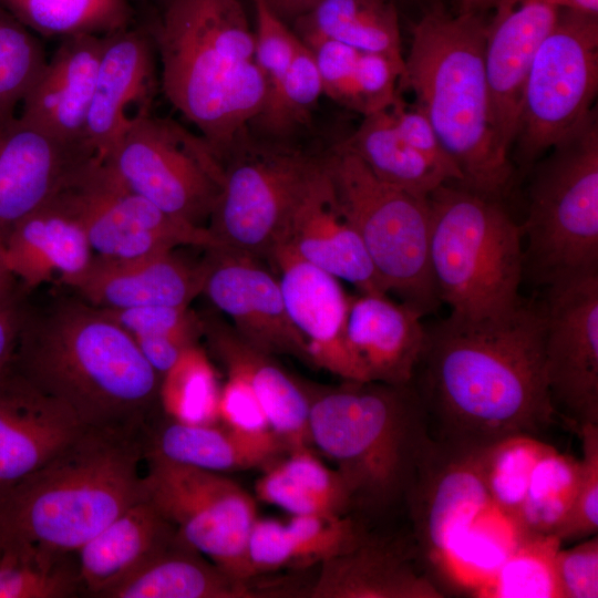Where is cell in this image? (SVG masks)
<instances>
[{"mask_svg": "<svg viewBox=\"0 0 598 598\" xmlns=\"http://www.w3.org/2000/svg\"><path fill=\"white\" fill-rule=\"evenodd\" d=\"M426 332L411 384L435 443L476 451L514 434L538 437L553 423L540 308L523 301L480 321L448 316Z\"/></svg>", "mask_w": 598, "mask_h": 598, "instance_id": "obj_1", "label": "cell"}, {"mask_svg": "<svg viewBox=\"0 0 598 598\" xmlns=\"http://www.w3.org/2000/svg\"><path fill=\"white\" fill-rule=\"evenodd\" d=\"M12 362L84 429L144 437L159 416L161 375L122 327L82 299L27 311Z\"/></svg>", "mask_w": 598, "mask_h": 598, "instance_id": "obj_2", "label": "cell"}, {"mask_svg": "<svg viewBox=\"0 0 598 598\" xmlns=\"http://www.w3.org/2000/svg\"><path fill=\"white\" fill-rule=\"evenodd\" d=\"M146 25L161 61L163 93L223 162L268 95L241 2L171 0Z\"/></svg>", "mask_w": 598, "mask_h": 598, "instance_id": "obj_3", "label": "cell"}, {"mask_svg": "<svg viewBox=\"0 0 598 598\" xmlns=\"http://www.w3.org/2000/svg\"><path fill=\"white\" fill-rule=\"evenodd\" d=\"M143 437L85 429L0 493V546L73 555L144 497Z\"/></svg>", "mask_w": 598, "mask_h": 598, "instance_id": "obj_4", "label": "cell"}, {"mask_svg": "<svg viewBox=\"0 0 598 598\" xmlns=\"http://www.w3.org/2000/svg\"><path fill=\"white\" fill-rule=\"evenodd\" d=\"M487 24L484 16L432 4L412 28L399 83L414 93L461 171V184L499 199L513 165L492 125L484 66Z\"/></svg>", "mask_w": 598, "mask_h": 598, "instance_id": "obj_5", "label": "cell"}, {"mask_svg": "<svg viewBox=\"0 0 598 598\" xmlns=\"http://www.w3.org/2000/svg\"><path fill=\"white\" fill-rule=\"evenodd\" d=\"M307 394L311 444L336 464L352 508L381 514L405 503L433 444L412 384L344 381Z\"/></svg>", "mask_w": 598, "mask_h": 598, "instance_id": "obj_6", "label": "cell"}, {"mask_svg": "<svg viewBox=\"0 0 598 598\" xmlns=\"http://www.w3.org/2000/svg\"><path fill=\"white\" fill-rule=\"evenodd\" d=\"M429 259L450 316L480 321L511 315L522 303V225L498 198L450 182L429 196Z\"/></svg>", "mask_w": 598, "mask_h": 598, "instance_id": "obj_7", "label": "cell"}, {"mask_svg": "<svg viewBox=\"0 0 598 598\" xmlns=\"http://www.w3.org/2000/svg\"><path fill=\"white\" fill-rule=\"evenodd\" d=\"M549 152L534 176L522 225L525 268L546 286L598 272L597 112Z\"/></svg>", "mask_w": 598, "mask_h": 598, "instance_id": "obj_8", "label": "cell"}, {"mask_svg": "<svg viewBox=\"0 0 598 598\" xmlns=\"http://www.w3.org/2000/svg\"><path fill=\"white\" fill-rule=\"evenodd\" d=\"M324 162L384 291L423 316L434 310L441 301L430 268L427 197L382 182L338 144L324 153Z\"/></svg>", "mask_w": 598, "mask_h": 598, "instance_id": "obj_9", "label": "cell"}, {"mask_svg": "<svg viewBox=\"0 0 598 598\" xmlns=\"http://www.w3.org/2000/svg\"><path fill=\"white\" fill-rule=\"evenodd\" d=\"M323 157L245 131L223 161L221 188L208 219L217 248L269 259Z\"/></svg>", "mask_w": 598, "mask_h": 598, "instance_id": "obj_10", "label": "cell"}, {"mask_svg": "<svg viewBox=\"0 0 598 598\" xmlns=\"http://www.w3.org/2000/svg\"><path fill=\"white\" fill-rule=\"evenodd\" d=\"M101 161L134 193L202 227L224 178L223 162L205 137L152 113L132 123Z\"/></svg>", "mask_w": 598, "mask_h": 598, "instance_id": "obj_11", "label": "cell"}, {"mask_svg": "<svg viewBox=\"0 0 598 598\" xmlns=\"http://www.w3.org/2000/svg\"><path fill=\"white\" fill-rule=\"evenodd\" d=\"M598 14L558 10L528 73L515 142L522 165L575 133L596 111Z\"/></svg>", "mask_w": 598, "mask_h": 598, "instance_id": "obj_12", "label": "cell"}, {"mask_svg": "<svg viewBox=\"0 0 598 598\" xmlns=\"http://www.w3.org/2000/svg\"><path fill=\"white\" fill-rule=\"evenodd\" d=\"M145 496L172 524L177 538L206 556L230 577L254 576L247 542L258 518L256 501L243 486L221 473L144 456Z\"/></svg>", "mask_w": 598, "mask_h": 598, "instance_id": "obj_13", "label": "cell"}, {"mask_svg": "<svg viewBox=\"0 0 598 598\" xmlns=\"http://www.w3.org/2000/svg\"><path fill=\"white\" fill-rule=\"evenodd\" d=\"M63 194L96 256L132 258L172 251L178 246L218 247L207 227L165 213L126 187L99 158Z\"/></svg>", "mask_w": 598, "mask_h": 598, "instance_id": "obj_14", "label": "cell"}, {"mask_svg": "<svg viewBox=\"0 0 598 598\" xmlns=\"http://www.w3.org/2000/svg\"><path fill=\"white\" fill-rule=\"evenodd\" d=\"M544 364L556 415L578 431L598 425V272L547 285L540 308Z\"/></svg>", "mask_w": 598, "mask_h": 598, "instance_id": "obj_15", "label": "cell"}, {"mask_svg": "<svg viewBox=\"0 0 598 598\" xmlns=\"http://www.w3.org/2000/svg\"><path fill=\"white\" fill-rule=\"evenodd\" d=\"M405 505L425 564L443 566L492 506L476 451H453L433 441Z\"/></svg>", "mask_w": 598, "mask_h": 598, "instance_id": "obj_16", "label": "cell"}, {"mask_svg": "<svg viewBox=\"0 0 598 598\" xmlns=\"http://www.w3.org/2000/svg\"><path fill=\"white\" fill-rule=\"evenodd\" d=\"M202 293L236 331L271 355L282 354L312 365L307 344L290 321L279 286L256 258L225 248H208Z\"/></svg>", "mask_w": 598, "mask_h": 598, "instance_id": "obj_17", "label": "cell"}, {"mask_svg": "<svg viewBox=\"0 0 598 598\" xmlns=\"http://www.w3.org/2000/svg\"><path fill=\"white\" fill-rule=\"evenodd\" d=\"M97 158L83 144L55 138L16 114L0 116V237L69 186Z\"/></svg>", "mask_w": 598, "mask_h": 598, "instance_id": "obj_18", "label": "cell"}, {"mask_svg": "<svg viewBox=\"0 0 598 598\" xmlns=\"http://www.w3.org/2000/svg\"><path fill=\"white\" fill-rule=\"evenodd\" d=\"M269 260L280 272L278 281L288 317L303 338L312 365L344 381L365 382L349 346L350 297L339 279L305 260L285 244L276 247Z\"/></svg>", "mask_w": 598, "mask_h": 598, "instance_id": "obj_19", "label": "cell"}, {"mask_svg": "<svg viewBox=\"0 0 598 598\" xmlns=\"http://www.w3.org/2000/svg\"><path fill=\"white\" fill-rule=\"evenodd\" d=\"M156 48L147 25L132 24L103 35L85 143L101 159L136 120L152 113L161 86Z\"/></svg>", "mask_w": 598, "mask_h": 598, "instance_id": "obj_20", "label": "cell"}, {"mask_svg": "<svg viewBox=\"0 0 598 598\" xmlns=\"http://www.w3.org/2000/svg\"><path fill=\"white\" fill-rule=\"evenodd\" d=\"M85 429L11 362L0 372V493L27 477Z\"/></svg>", "mask_w": 598, "mask_h": 598, "instance_id": "obj_21", "label": "cell"}, {"mask_svg": "<svg viewBox=\"0 0 598 598\" xmlns=\"http://www.w3.org/2000/svg\"><path fill=\"white\" fill-rule=\"evenodd\" d=\"M558 10L538 0H518L495 10L487 24L484 66L493 130L509 155L515 142L525 86L536 51Z\"/></svg>", "mask_w": 598, "mask_h": 598, "instance_id": "obj_22", "label": "cell"}, {"mask_svg": "<svg viewBox=\"0 0 598 598\" xmlns=\"http://www.w3.org/2000/svg\"><path fill=\"white\" fill-rule=\"evenodd\" d=\"M280 244L352 283L361 293L386 295L363 241L341 208L324 157L298 202Z\"/></svg>", "mask_w": 598, "mask_h": 598, "instance_id": "obj_23", "label": "cell"}, {"mask_svg": "<svg viewBox=\"0 0 598 598\" xmlns=\"http://www.w3.org/2000/svg\"><path fill=\"white\" fill-rule=\"evenodd\" d=\"M205 275L204 260L192 266L173 250L132 258L95 255L72 289L83 301L103 310L189 307L203 291Z\"/></svg>", "mask_w": 598, "mask_h": 598, "instance_id": "obj_24", "label": "cell"}, {"mask_svg": "<svg viewBox=\"0 0 598 598\" xmlns=\"http://www.w3.org/2000/svg\"><path fill=\"white\" fill-rule=\"evenodd\" d=\"M3 248L9 271L29 289L51 281L72 288L95 256L63 189L19 220Z\"/></svg>", "mask_w": 598, "mask_h": 598, "instance_id": "obj_25", "label": "cell"}, {"mask_svg": "<svg viewBox=\"0 0 598 598\" xmlns=\"http://www.w3.org/2000/svg\"><path fill=\"white\" fill-rule=\"evenodd\" d=\"M102 47L103 35L62 38L24 96L19 116L58 140L87 145L86 118Z\"/></svg>", "mask_w": 598, "mask_h": 598, "instance_id": "obj_26", "label": "cell"}, {"mask_svg": "<svg viewBox=\"0 0 598 598\" xmlns=\"http://www.w3.org/2000/svg\"><path fill=\"white\" fill-rule=\"evenodd\" d=\"M203 337L229 375L243 379L260 402L272 431L289 452L310 448L309 398L305 388L275 362L272 355L244 339L231 323L202 316Z\"/></svg>", "mask_w": 598, "mask_h": 598, "instance_id": "obj_27", "label": "cell"}, {"mask_svg": "<svg viewBox=\"0 0 598 598\" xmlns=\"http://www.w3.org/2000/svg\"><path fill=\"white\" fill-rule=\"evenodd\" d=\"M423 315L386 295L350 297L347 337L367 381L408 385L426 343Z\"/></svg>", "mask_w": 598, "mask_h": 598, "instance_id": "obj_28", "label": "cell"}, {"mask_svg": "<svg viewBox=\"0 0 598 598\" xmlns=\"http://www.w3.org/2000/svg\"><path fill=\"white\" fill-rule=\"evenodd\" d=\"M315 598H442L416 558L396 543L367 533L348 550L320 564Z\"/></svg>", "mask_w": 598, "mask_h": 598, "instance_id": "obj_29", "label": "cell"}, {"mask_svg": "<svg viewBox=\"0 0 598 598\" xmlns=\"http://www.w3.org/2000/svg\"><path fill=\"white\" fill-rule=\"evenodd\" d=\"M176 538L144 494L76 551L81 594L104 598Z\"/></svg>", "mask_w": 598, "mask_h": 598, "instance_id": "obj_30", "label": "cell"}, {"mask_svg": "<svg viewBox=\"0 0 598 598\" xmlns=\"http://www.w3.org/2000/svg\"><path fill=\"white\" fill-rule=\"evenodd\" d=\"M144 456L223 473L271 465L289 451L275 433L251 435L228 426L158 416L145 431Z\"/></svg>", "mask_w": 598, "mask_h": 598, "instance_id": "obj_31", "label": "cell"}, {"mask_svg": "<svg viewBox=\"0 0 598 598\" xmlns=\"http://www.w3.org/2000/svg\"><path fill=\"white\" fill-rule=\"evenodd\" d=\"M365 534L348 515H291L287 522L257 518L247 542L255 577L283 567H309L348 550Z\"/></svg>", "mask_w": 598, "mask_h": 598, "instance_id": "obj_32", "label": "cell"}, {"mask_svg": "<svg viewBox=\"0 0 598 598\" xmlns=\"http://www.w3.org/2000/svg\"><path fill=\"white\" fill-rule=\"evenodd\" d=\"M247 581L238 580L202 558L176 538L104 598H251Z\"/></svg>", "mask_w": 598, "mask_h": 598, "instance_id": "obj_33", "label": "cell"}, {"mask_svg": "<svg viewBox=\"0 0 598 598\" xmlns=\"http://www.w3.org/2000/svg\"><path fill=\"white\" fill-rule=\"evenodd\" d=\"M302 42L329 39L404 64L393 0H320L293 21Z\"/></svg>", "mask_w": 598, "mask_h": 598, "instance_id": "obj_34", "label": "cell"}, {"mask_svg": "<svg viewBox=\"0 0 598 598\" xmlns=\"http://www.w3.org/2000/svg\"><path fill=\"white\" fill-rule=\"evenodd\" d=\"M338 145L362 161L382 182L413 195L427 197L453 182L439 166L410 146L398 132L390 107L367 116Z\"/></svg>", "mask_w": 598, "mask_h": 598, "instance_id": "obj_35", "label": "cell"}, {"mask_svg": "<svg viewBox=\"0 0 598 598\" xmlns=\"http://www.w3.org/2000/svg\"><path fill=\"white\" fill-rule=\"evenodd\" d=\"M257 480L258 499L290 515H347L350 492L337 472L327 467L309 448L291 451Z\"/></svg>", "mask_w": 598, "mask_h": 598, "instance_id": "obj_36", "label": "cell"}, {"mask_svg": "<svg viewBox=\"0 0 598 598\" xmlns=\"http://www.w3.org/2000/svg\"><path fill=\"white\" fill-rule=\"evenodd\" d=\"M33 33L45 38L105 35L134 24L130 0H0Z\"/></svg>", "mask_w": 598, "mask_h": 598, "instance_id": "obj_37", "label": "cell"}, {"mask_svg": "<svg viewBox=\"0 0 598 598\" xmlns=\"http://www.w3.org/2000/svg\"><path fill=\"white\" fill-rule=\"evenodd\" d=\"M322 94L313 55L301 41L288 70L268 92L266 103L250 123L249 131L260 137L292 142V136L311 122Z\"/></svg>", "mask_w": 598, "mask_h": 598, "instance_id": "obj_38", "label": "cell"}, {"mask_svg": "<svg viewBox=\"0 0 598 598\" xmlns=\"http://www.w3.org/2000/svg\"><path fill=\"white\" fill-rule=\"evenodd\" d=\"M579 478L580 460L553 446L532 472L514 523L518 537L555 535L573 507Z\"/></svg>", "mask_w": 598, "mask_h": 598, "instance_id": "obj_39", "label": "cell"}, {"mask_svg": "<svg viewBox=\"0 0 598 598\" xmlns=\"http://www.w3.org/2000/svg\"><path fill=\"white\" fill-rule=\"evenodd\" d=\"M553 446L529 434H514L476 450L492 507L513 525L532 472Z\"/></svg>", "mask_w": 598, "mask_h": 598, "instance_id": "obj_40", "label": "cell"}, {"mask_svg": "<svg viewBox=\"0 0 598 598\" xmlns=\"http://www.w3.org/2000/svg\"><path fill=\"white\" fill-rule=\"evenodd\" d=\"M507 553L480 597L563 598L556 555L563 544L555 535L522 536Z\"/></svg>", "mask_w": 598, "mask_h": 598, "instance_id": "obj_41", "label": "cell"}, {"mask_svg": "<svg viewBox=\"0 0 598 598\" xmlns=\"http://www.w3.org/2000/svg\"><path fill=\"white\" fill-rule=\"evenodd\" d=\"M28 547L0 551V598H68L81 594L78 559Z\"/></svg>", "mask_w": 598, "mask_h": 598, "instance_id": "obj_42", "label": "cell"}, {"mask_svg": "<svg viewBox=\"0 0 598 598\" xmlns=\"http://www.w3.org/2000/svg\"><path fill=\"white\" fill-rule=\"evenodd\" d=\"M219 392L208 357L195 344L162 378L161 409L163 414L179 422L213 424L218 420Z\"/></svg>", "mask_w": 598, "mask_h": 598, "instance_id": "obj_43", "label": "cell"}, {"mask_svg": "<svg viewBox=\"0 0 598 598\" xmlns=\"http://www.w3.org/2000/svg\"><path fill=\"white\" fill-rule=\"evenodd\" d=\"M47 60L37 34L0 6V116L14 114Z\"/></svg>", "mask_w": 598, "mask_h": 598, "instance_id": "obj_44", "label": "cell"}, {"mask_svg": "<svg viewBox=\"0 0 598 598\" xmlns=\"http://www.w3.org/2000/svg\"><path fill=\"white\" fill-rule=\"evenodd\" d=\"M582 458L573 507L556 532L560 542L585 539L598 532V425L585 424L578 431Z\"/></svg>", "mask_w": 598, "mask_h": 598, "instance_id": "obj_45", "label": "cell"}, {"mask_svg": "<svg viewBox=\"0 0 598 598\" xmlns=\"http://www.w3.org/2000/svg\"><path fill=\"white\" fill-rule=\"evenodd\" d=\"M133 339L171 336L197 343L203 336L202 316L189 307L147 306L120 310H103Z\"/></svg>", "mask_w": 598, "mask_h": 598, "instance_id": "obj_46", "label": "cell"}, {"mask_svg": "<svg viewBox=\"0 0 598 598\" xmlns=\"http://www.w3.org/2000/svg\"><path fill=\"white\" fill-rule=\"evenodd\" d=\"M252 2L257 21L255 59L267 81L269 92L288 70L301 40L271 11L265 0Z\"/></svg>", "mask_w": 598, "mask_h": 598, "instance_id": "obj_47", "label": "cell"}, {"mask_svg": "<svg viewBox=\"0 0 598 598\" xmlns=\"http://www.w3.org/2000/svg\"><path fill=\"white\" fill-rule=\"evenodd\" d=\"M311 51L322 83L323 94L352 111L359 50L329 39L303 42Z\"/></svg>", "mask_w": 598, "mask_h": 598, "instance_id": "obj_48", "label": "cell"}, {"mask_svg": "<svg viewBox=\"0 0 598 598\" xmlns=\"http://www.w3.org/2000/svg\"><path fill=\"white\" fill-rule=\"evenodd\" d=\"M390 112L398 132L410 146L443 169L453 182H463L461 171L443 147L426 115L416 105L409 109L400 96Z\"/></svg>", "mask_w": 598, "mask_h": 598, "instance_id": "obj_49", "label": "cell"}, {"mask_svg": "<svg viewBox=\"0 0 598 598\" xmlns=\"http://www.w3.org/2000/svg\"><path fill=\"white\" fill-rule=\"evenodd\" d=\"M556 570L563 598L598 597V537L557 551Z\"/></svg>", "mask_w": 598, "mask_h": 598, "instance_id": "obj_50", "label": "cell"}, {"mask_svg": "<svg viewBox=\"0 0 598 598\" xmlns=\"http://www.w3.org/2000/svg\"><path fill=\"white\" fill-rule=\"evenodd\" d=\"M217 412L218 420L235 431L251 435L275 433L250 386L236 375L227 374V381L220 388Z\"/></svg>", "mask_w": 598, "mask_h": 598, "instance_id": "obj_51", "label": "cell"}, {"mask_svg": "<svg viewBox=\"0 0 598 598\" xmlns=\"http://www.w3.org/2000/svg\"><path fill=\"white\" fill-rule=\"evenodd\" d=\"M25 312L16 291L0 296V372L13 358Z\"/></svg>", "mask_w": 598, "mask_h": 598, "instance_id": "obj_52", "label": "cell"}, {"mask_svg": "<svg viewBox=\"0 0 598 598\" xmlns=\"http://www.w3.org/2000/svg\"><path fill=\"white\" fill-rule=\"evenodd\" d=\"M134 340L161 378L174 367L186 349L197 344L171 336H150Z\"/></svg>", "mask_w": 598, "mask_h": 598, "instance_id": "obj_53", "label": "cell"}, {"mask_svg": "<svg viewBox=\"0 0 598 598\" xmlns=\"http://www.w3.org/2000/svg\"><path fill=\"white\" fill-rule=\"evenodd\" d=\"M320 0H265L271 11L282 21L293 22L299 17L306 14Z\"/></svg>", "mask_w": 598, "mask_h": 598, "instance_id": "obj_54", "label": "cell"}, {"mask_svg": "<svg viewBox=\"0 0 598 598\" xmlns=\"http://www.w3.org/2000/svg\"><path fill=\"white\" fill-rule=\"evenodd\" d=\"M516 0L515 2H517ZM557 10L598 14V0H538ZM513 6V4H512ZM506 9V8H505ZM498 10V9H497Z\"/></svg>", "mask_w": 598, "mask_h": 598, "instance_id": "obj_55", "label": "cell"}, {"mask_svg": "<svg viewBox=\"0 0 598 598\" xmlns=\"http://www.w3.org/2000/svg\"><path fill=\"white\" fill-rule=\"evenodd\" d=\"M499 0H453L455 13L484 16L486 11L495 10Z\"/></svg>", "mask_w": 598, "mask_h": 598, "instance_id": "obj_56", "label": "cell"}, {"mask_svg": "<svg viewBox=\"0 0 598 598\" xmlns=\"http://www.w3.org/2000/svg\"><path fill=\"white\" fill-rule=\"evenodd\" d=\"M16 278L9 271L4 260L3 240L0 237V296L14 291Z\"/></svg>", "mask_w": 598, "mask_h": 598, "instance_id": "obj_57", "label": "cell"}, {"mask_svg": "<svg viewBox=\"0 0 598 598\" xmlns=\"http://www.w3.org/2000/svg\"><path fill=\"white\" fill-rule=\"evenodd\" d=\"M141 2H144L146 4H151L161 11L168 4L171 0H138Z\"/></svg>", "mask_w": 598, "mask_h": 598, "instance_id": "obj_58", "label": "cell"}, {"mask_svg": "<svg viewBox=\"0 0 598 598\" xmlns=\"http://www.w3.org/2000/svg\"><path fill=\"white\" fill-rule=\"evenodd\" d=\"M516 0H499L497 7L495 9H504V8H508L511 7L512 4L515 3Z\"/></svg>", "mask_w": 598, "mask_h": 598, "instance_id": "obj_59", "label": "cell"}, {"mask_svg": "<svg viewBox=\"0 0 598 598\" xmlns=\"http://www.w3.org/2000/svg\"><path fill=\"white\" fill-rule=\"evenodd\" d=\"M2 550L1 546H0V551Z\"/></svg>", "mask_w": 598, "mask_h": 598, "instance_id": "obj_60", "label": "cell"}]
</instances>
